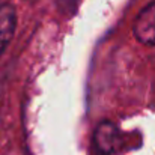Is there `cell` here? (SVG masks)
<instances>
[{"instance_id":"cell-1","label":"cell","mask_w":155,"mask_h":155,"mask_svg":"<svg viewBox=\"0 0 155 155\" xmlns=\"http://www.w3.org/2000/svg\"><path fill=\"white\" fill-rule=\"evenodd\" d=\"M122 134L119 128L110 122V120H103L98 124L94 133V146L97 154L100 155H111L117 152L122 148Z\"/></svg>"},{"instance_id":"cell-2","label":"cell","mask_w":155,"mask_h":155,"mask_svg":"<svg viewBox=\"0 0 155 155\" xmlns=\"http://www.w3.org/2000/svg\"><path fill=\"white\" fill-rule=\"evenodd\" d=\"M133 33L139 42L155 47V2L139 12L133 24Z\"/></svg>"},{"instance_id":"cell-3","label":"cell","mask_w":155,"mask_h":155,"mask_svg":"<svg viewBox=\"0 0 155 155\" xmlns=\"http://www.w3.org/2000/svg\"><path fill=\"white\" fill-rule=\"evenodd\" d=\"M17 27L15 8L9 3H0V57L9 47Z\"/></svg>"}]
</instances>
